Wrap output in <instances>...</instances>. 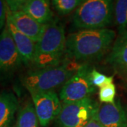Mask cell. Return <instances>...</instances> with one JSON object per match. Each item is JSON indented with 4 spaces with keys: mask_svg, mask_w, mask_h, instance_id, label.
Masks as SVG:
<instances>
[{
    "mask_svg": "<svg viewBox=\"0 0 127 127\" xmlns=\"http://www.w3.org/2000/svg\"><path fill=\"white\" fill-rule=\"evenodd\" d=\"M62 109L55 120V127H84L91 120L99 103L91 97L62 102Z\"/></svg>",
    "mask_w": 127,
    "mask_h": 127,
    "instance_id": "5",
    "label": "cell"
},
{
    "mask_svg": "<svg viewBox=\"0 0 127 127\" xmlns=\"http://www.w3.org/2000/svg\"><path fill=\"white\" fill-rule=\"evenodd\" d=\"M105 62L116 71L127 76V31L117 37Z\"/></svg>",
    "mask_w": 127,
    "mask_h": 127,
    "instance_id": "11",
    "label": "cell"
},
{
    "mask_svg": "<svg viewBox=\"0 0 127 127\" xmlns=\"http://www.w3.org/2000/svg\"><path fill=\"white\" fill-rule=\"evenodd\" d=\"M114 21L119 35L127 31V0H117L114 6Z\"/></svg>",
    "mask_w": 127,
    "mask_h": 127,
    "instance_id": "16",
    "label": "cell"
},
{
    "mask_svg": "<svg viewBox=\"0 0 127 127\" xmlns=\"http://www.w3.org/2000/svg\"><path fill=\"white\" fill-rule=\"evenodd\" d=\"M114 6L112 0L83 1L73 15V26L79 31L107 28L114 20Z\"/></svg>",
    "mask_w": 127,
    "mask_h": 127,
    "instance_id": "4",
    "label": "cell"
},
{
    "mask_svg": "<svg viewBox=\"0 0 127 127\" xmlns=\"http://www.w3.org/2000/svg\"><path fill=\"white\" fill-rule=\"evenodd\" d=\"M24 65L7 26L0 33V83L10 81Z\"/></svg>",
    "mask_w": 127,
    "mask_h": 127,
    "instance_id": "7",
    "label": "cell"
},
{
    "mask_svg": "<svg viewBox=\"0 0 127 127\" xmlns=\"http://www.w3.org/2000/svg\"><path fill=\"white\" fill-rule=\"evenodd\" d=\"M6 24V1L0 0V33Z\"/></svg>",
    "mask_w": 127,
    "mask_h": 127,
    "instance_id": "20",
    "label": "cell"
},
{
    "mask_svg": "<svg viewBox=\"0 0 127 127\" xmlns=\"http://www.w3.org/2000/svg\"><path fill=\"white\" fill-rule=\"evenodd\" d=\"M92 69L88 64L81 65L59 91V97L62 102H76L91 97L96 90L91 81Z\"/></svg>",
    "mask_w": 127,
    "mask_h": 127,
    "instance_id": "6",
    "label": "cell"
},
{
    "mask_svg": "<svg viewBox=\"0 0 127 127\" xmlns=\"http://www.w3.org/2000/svg\"><path fill=\"white\" fill-rule=\"evenodd\" d=\"M91 81L95 88H102L106 85L112 83L114 81L113 76H107L103 73L97 71L95 68H93L91 73Z\"/></svg>",
    "mask_w": 127,
    "mask_h": 127,
    "instance_id": "19",
    "label": "cell"
},
{
    "mask_svg": "<svg viewBox=\"0 0 127 127\" xmlns=\"http://www.w3.org/2000/svg\"><path fill=\"white\" fill-rule=\"evenodd\" d=\"M68 58L58 66L33 69L22 78V84L29 93L55 91L62 88L81 66Z\"/></svg>",
    "mask_w": 127,
    "mask_h": 127,
    "instance_id": "3",
    "label": "cell"
},
{
    "mask_svg": "<svg viewBox=\"0 0 127 127\" xmlns=\"http://www.w3.org/2000/svg\"><path fill=\"white\" fill-rule=\"evenodd\" d=\"M18 101L14 93L0 92V127H9L18 109Z\"/></svg>",
    "mask_w": 127,
    "mask_h": 127,
    "instance_id": "14",
    "label": "cell"
},
{
    "mask_svg": "<svg viewBox=\"0 0 127 127\" xmlns=\"http://www.w3.org/2000/svg\"></svg>",
    "mask_w": 127,
    "mask_h": 127,
    "instance_id": "23",
    "label": "cell"
},
{
    "mask_svg": "<svg viewBox=\"0 0 127 127\" xmlns=\"http://www.w3.org/2000/svg\"><path fill=\"white\" fill-rule=\"evenodd\" d=\"M66 59V36L64 26L57 20L47 25L41 39L37 42L32 66L41 69L58 66Z\"/></svg>",
    "mask_w": 127,
    "mask_h": 127,
    "instance_id": "2",
    "label": "cell"
},
{
    "mask_svg": "<svg viewBox=\"0 0 127 127\" xmlns=\"http://www.w3.org/2000/svg\"><path fill=\"white\" fill-rule=\"evenodd\" d=\"M115 37L109 28L72 32L66 37V58L79 64L97 61L109 52Z\"/></svg>",
    "mask_w": 127,
    "mask_h": 127,
    "instance_id": "1",
    "label": "cell"
},
{
    "mask_svg": "<svg viewBox=\"0 0 127 127\" xmlns=\"http://www.w3.org/2000/svg\"><path fill=\"white\" fill-rule=\"evenodd\" d=\"M126 82H127V78H126Z\"/></svg>",
    "mask_w": 127,
    "mask_h": 127,
    "instance_id": "22",
    "label": "cell"
},
{
    "mask_svg": "<svg viewBox=\"0 0 127 127\" xmlns=\"http://www.w3.org/2000/svg\"><path fill=\"white\" fill-rule=\"evenodd\" d=\"M116 86L114 83L100 88L99 90V100L101 103L112 104L116 100Z\"/></svg>",
    "mask_w": 127,
    "mask_h": 127,
    "instance_id": "18",
    "label": "cell"
},
{
    "mask_svg": "<svg viewBox=\"0 0 127 127\" xmlns=\"http://www.w3.org/2000/svg\"><path fill=\"white\" fill-rule=\"evenodd\" d=\"M96 111L93 114V116L92 117V118L91 119V120L88 122V123L84 127H104L100 124V122L98 121V119L97 118V117H96V114H95Z\"/></svg>",
    "mask_w": 127,
    "mask_h": 127,
    "instance_id": "21",
    "label": "cell"
},
{
    "mask_svg": "<svg viewBox=\"0 0 127 127\" xmlns=\"http://www.w3.org/2000/svg\"><path fill=\"white\" fill-rule=\"evenodd\" d=\"M39 124L41 127H48L55 122L62 109V101L55 91L31 93Z\"/></svg>",
    "mask_w": 127,
    "mask_h": 127,
    "instance_id": "8",
    "label": "cell"
},
{
    "mask_svg": "<svg viewBox=\"0 0 127 127\" xmlns=\"http://www.w3.org/2000/svg\"><path fill=\"white\" fill-rule=\"evenodd\" d=\"M39 121L32 100H27L20 108L14 127H38Z\"/></svg>",
    "mask_w": 127,
    "mask_h": 127,
    "instance_id": "15",
    "label": "cell"
},
{
    "mask_svg": "<svg viewBox=\"0 0 127 127\" xmlns=\"http://www.w3.org/2000/svg\"><path fill=\"white\" fill-rule=\"evenodd\" d=\"M6 26L25 66L32 65L36 50V42L18 31L6 17Z\"/></svg>",
    "mask_w": 127,
    "mask_h": 127,
    "instance_id": "12",
    "label": "cell"
},
{
    "mask_svg": "<svg viewBox=\"0 0 127 127\" xmlns=\"http://www.w3.org/2000/svg\"><path fill=\"white\" fill-rule=\"evenodd\" d=\"M47 0L23 1L21 11H23L42 25L47 26L54 21V14Z\"/></svg>",
    "mask_w": 127,
    "mask_h": 127,
    "instance_id": "13",
    "label": "cell"
},
{
    "mask_svg": "<svg viewBox=\"0 0 127 127\" xmlns=\"http://www.w3.org/2000/svg\"><path fill=\"white\" fill-rule=\"evenodd\" d=\"M83 2V0H52L51 4L60 16H66L76 11Z\"/></svg>",
    "mask_w": 127,
    "mask_h": 127,
    "instance_id": "17",
    "label": "cell"
},
{
    "mask_svg": "<svg viewBox=\"0 0 127 127\" xmlns=\"http://www.w3.org/2000/svg\"><path fill=\"white\" fill-rule=\"evenodd\" d=\"M95 114L104 127H127V109L119 98L112 104H98Z\"/></svg>",
    "mask_w": 127,
    "mask_h": 127,
    "instance_id": "9",
    "label": "cell"
},
{
    "mask_svg": "<svg viewBox=\"0 0 127 127\" xmlns=\"http://www.w3.org/2000/svg\"><path fill=\"white\" fill-rule=\"evenodd\" d=\"M6 17L21 32L37 42L47 26L42 25L23 11H10L6 6Z\"/></svg>",
    "mask_w": 127,
    "mask_h": 127,
    "instance_id": "10",
    "label": "cell"
}]
</instances>
